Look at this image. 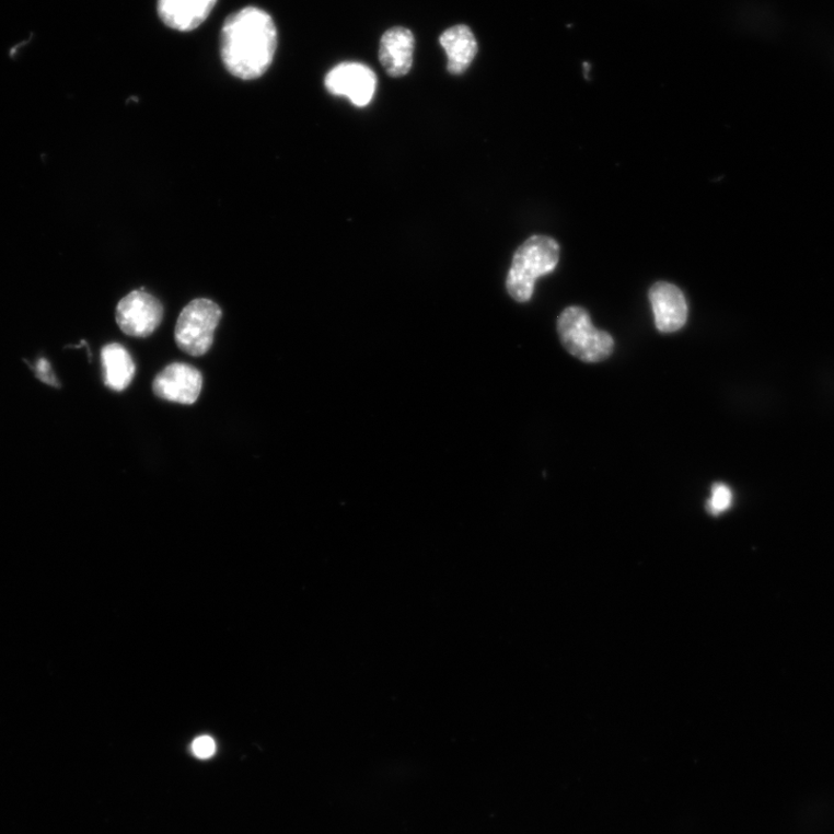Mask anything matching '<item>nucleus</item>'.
Segmentation results:
<instances>
[{"label": "nucleus", "mask_w": 834, "mask_h": 834, "mask_svg": "<svg viewBox=\"0 0 834 834\" xmlns=\"http://www.w3.org/2000/svg\"><path fill=\"white\" fill-rule=\"evenodd\" d=\"M732 503L731 489L725 484H715L711 489V498L707 503V510L711 514H720L728 510Z\"/></svg>", "instance_id": "obj_13"}, {"label": "nucleus", "mask_w": 834, "mask_h": 834, "mask_svg": "<svg viewBox=\"0 0 834 834\" xmlns=\"http://www.w3.org/2000/svg\"><path fill=\"white\" fill-rule=\"evenodd\" d=\"M104 381L113 391H125L132 382L136 367L129 351L121 345L109 344L103 348Z\"/></svg>", "instance_id": "obj_12"}, {"label": "nucleus", "mask_w": 834, "mask_h": 834, "mask_svg": "<svg viewBox=\"0 0 834 834\" xmlns=\"http://www.w3.org/2000/svg\"><path fill=\"white\" fill-rule=\"evenodd\" d=\"M34 372L37 379L50 386L59 387L57 377L55 375L50 363L45 359H39L35 363Z\"/></svg>", "instance_id": "obj_15"}, {"label": "nucleus", "mask_w": 834, "mask_h": 834, "mask_svg": "<svg viewBox=\"0 0 834 834\" xmlns=\"http://www.w3.org/2000/svg\"><path fill=\"white\" fill-rule=\"evenodd\" d=\"M216 3L217 0H158V14L170 28L190 32L206 22Z\"/></svg>", "instance_id": "obj_9"}, {"label": "nucleus", "mask_w": 834, "mask_h": 834, "mask_svg": "<svg viewBox=\"0 0 834 834\" xmlns=\"http://www.w3.org/2000/svg\"><path fill=\"white\" fill-rule=\"evenodd\" d=\"M164 308L143 288L127 294L116 308V323L134 337H148L162 324Z\"/></svg>", "instance_id": "obj_5"}, {"label": "nucleus", "mask_w": 834, "mask_h": 834, "mask_svg": "<svg viewBox=\"0 0 834 834\" xmlns=\"http://www.w3.org/2000/svg\"><path fill=\"white\" fill-rule=\"evenodd\" d=\"M204 387L200 371L185 363H172L159 373L152 384L153 393L166 402L193 405Z\"/></svg>", "instance_id": "obj_6"}, {"label": "nucleus", "mask_w": 834, "mask_h": 834, "mask_svg": "<svg viewBox=\"0 0 834 834\" xmlns=\"http://www.w3.org/2000/svg\"><path fill=\"white\" fill-rule=\"evenodd\" d=\"M222 314L221 308L207 298L190 302L176 322L174 339L178 349L194 357L207 354Z\"/></svg>", "instance_id": "obj_4"}, {"label": "nucleus", "mask_w": 834, "mask_h": 834, "mask_svg": "<svg viewBox=\"0 0 834 834\" xmlns=\"http://www.w3.org/2000/svg\"><path fill=\"white\" fill-rule=\"evenodd\" d=\"M655 323L662 333L680 331L687 321V303L680 288L667 282L653 285L649 292Z\"/></svg>", "instance_id": "obj_8"}, {"label": "nucleus", "mask_w": 834, "mask_h": 834, "mask_svg": "<svg viewBox=\"0 0 834 834\" xmlns=\"http://www.w3.org/2000/svg\"><path fill=\"white\" fill-rule=\"evenodd\" d=\"M277 49V30L271 16L257 8L231 14L221 35V55L227 70L243 81L264 76Z\"/></svg>", "instance_id": "obj_1"}, {"label": "nucleus", "mask_w": 834, "mask_h": 834, "mask_svg": "<svg viewBox=\"0 0 834 834\" xmlns=\"http://www.w3.org/2000/svg\"><path fill=\"white\" fill-rule=\"evenodd\" d=\"M194 756L198 760H210L216 753V742L210 737L197 738L192 744Z\"/></svg>", "instance_id": "obj_14"}, {"label": "nucleus", "mask_w": 834, "mask_h": 834, "mask_svg": "<svg viewBox=\"0 0 834 834\" xmlns=\"http://www.w3.org/2000/svg\"><path fill=\"white\" fill-rule=\"evenodd\" d=\"M558 331L564 347L583 362L604 361L613 351L612 336L595 328L582 308L566 309L559 316Z\"/></svg>", "instance_id": "obj_3"}, {"label": "nucleus", "mask_w": 834, "mask_h": 834, "mask_svg": "<svg viewBox=\"0 0 834 834\" xmlns=\"http://www.w3.org/2000/svg\"><path fill=\"white\" fill-rule=\"evenodd\" d=\"M440 43L448 55V70L452 74L465 72L478 53V43L470 27L456 25L445 31Z\"/></svg>", "instance_id": "obj_11"}, {"label": "nucleus", "mask_w": 834, "mask_h": 834, "mask_svg": "<svg viewBox=\"0 0 834 834\" xmlns=\"http://www.w3.org/2000/svg\"><path fill=\"white\" fill-rule=\"evenodd\" d=\"M326 89L334 95H345L357 107L368 106L375 92L377 77L361 63H343L328 72Z\"/></svg>", "instance_id": "obj_7"}, {"label": "nucleus", "mask_w": 834, "mask_h": 834, "mask_svg": "<svg viewBox=\"0 0 834 834\" xmlns=\"http://www.w3.org/2000/svg\"><path fill=\"white\" fill-rule=\"evenodd\" d=\"M415 38L404 27L389 30L381 39L380 61L391 77H403L413 67Z\"/></svg>", "instance_id": "obj_10"}, {"label": "nucleus", "mask_w": 834, "mask_h": 834, "mask_svg": "<svg viewBox=\"0 0 834 834\" xmlns=\"http://www.w3.org/2000/svg\"><path fill=\"white\" fill-rule=\"evenodd\" d=\"M560 247L552 238L533 235L513 255L507 289L513 300H530L537 278L552 273L559 263Z\"/></svg>", "instance_id": "obj_2"}]
</instances>
